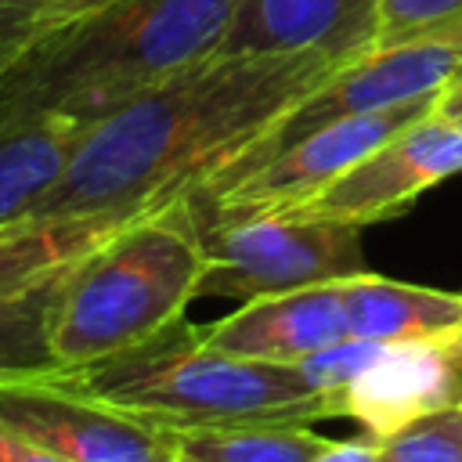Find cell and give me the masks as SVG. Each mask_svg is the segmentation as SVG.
Wrapping results in <instances>:
<instances>
[{
	"label": "cell",
	"instance_id": "8992f818",
	"mask_svg": "<svg viewBox=\"0 0 462 462\" xmlns=\"http://www.w3.org/2000/svg\"><path fill=\"white\" fill-rule=\"evenodd\" d=\"M199 296L253 300L368 271L361 227L332 220H292L267 213L199 224Z\"/></svg>",
	"mask_w": 462,
	"mask_h": 462
},
{
	"label": "cell",
	"instance_id": "7c38bea8",
	"mask_svg": "<svg viewBox=\"0 0 462 462\" xmlns=\"http://www.w3.org/2000/svg\"><path fill=\"white\" fill-rule=\"evenodd\" d=\"M339 282H321V285L242 300V307L231 310L227 318L202 325V336L217 350H227L238 357L296 365L346 339Z\"/></svg>",
	"mask_w": 462,
	"mask_h": 462
},
{
	"label": "cell",
	"instance_id": "7a4b0ae2",
	"mask_svg": "<svg viewBox=\"0 0 462 462\" xmlns=\"http://www.w3.org/2000/svg\"><path fill=\"white\" fill-rule=\"evenodd\" d=\"M238 0H108L0 58V130L69 116L97 123L217 54Z\"/></svg>",
	"mask_w": 462,
	"mask_h": 462
},
{
	"label": "cell",
	"instance_id": "e0dca14e",
	"mask_svg": "<svg viewBox=\"0 0 462 462\" xmlns=\"http://www.w3.org/2000/svg\"><path fill=\"white\" fill-rule=\"evenodd\" d=\"M61 278L65 274L0 307V379L58 372L51 361L47 332H51V314H54Z\"/></svg>",
	"mask_w": 462,
	"mask_h": 462
},
{
	"label": "cell",
	"instance_id": "5b68a950",
	"mask_svg": "<svg viewBox=\"0 0 462 462\" xmlns=\"http://www.w3.org/2000/svg\"><path fill=\"white\" fill-rule=\"evenodd\" d=\"M458 69H462V11L404 43L368 51L365 58L332 72L314 94H307L296 108H289L274 126H267L253 144H245L227 166H220L191 195H209V191H220L242 180L260 162L274 159L278 152H285L289 144H296L300 137L314 134L325 123H336L357 112L404 105L415 97H430Z\"/></svg>",
	"mask_w": 462,
	"mask_h": 462
},
{
	"label": "cell",
	"instance_id": "484cf974",
	"mask_svg": "<svg viewBox=\"0 0 462 462\" xmlns=\"http://www.w3.org/2000/svg\"><path fill=\"white\" fill-rule=\"evenodd\" d=\"M177 462H206V458H191V455H180L177 451Z\"/></svg>",
	"mask_w": 462,
	"mask_h": 462
},
{
	"label": "cell",
	"instance_id": "4fadbf2b",
	"mask_svg": "<svg viewBox=\"0 0 462 462\" xmlns=\"http://www.w3.org/2000/svg\"><path fill=\"white\" fill-rule=\"evenodd\" d=\"M339 292L346 314V339L401 343L462 328V292L426 289L372 271L343 278Z\"/></svg>",
	"mask_w": 462,
	"mask_h": 462
},
{
	"label": "cell",
	"instance_id": "ffe728a7",
	"mask_svg": "<svg viewBox=\"0 0 462 462\" xmlns=\"http://www.w3.org/2000/svg\"><path fill=\"white\" fill-rule=\"evenodd\" d=\"M379 346H383V343H372V339H339V343H332V346H325V350L303 357L300 368H303V375H307L318 390L336 393L339 386H346V383L375 357Z\"/></svg>",
	"mask_w": 462,
	"mask_h": 462
},
{
	"label": "cell",
	"instance_id": "30bf717a",
	"mask_svg": "<svg viewBox=\"0 0 462 462\" xmlns=\"http://www.w3.org/2000/svg\"><path fill=\"white\" fill-rule=\"evenodd\" d=\"M462 404V328L383 343L375 357L336 390V408L372 440Z\"/></svg>",
	"mask_w": 462,
	"mask_h": 462
},
{
	"label": "cell",
	"instance_id": "ba28073f",
	"mask_svg": "<svg viewBox=\"0 0 462 462\" xmlns=\"http://www.w3.org/2000/svg\"><path fill=\"white\" fill-rule=\"evenodd\" d=\"M0 422L36 437L65 462H177V433L137 419L61 372L0 379Z\"/></svg>",
	"mask_w": 462,
	"mask_h": 462
},
{
	"label": "cell",
	"instance_id": "2e32d148",
	"mask_svg": "<svg viewBox=\"0 0 462 462\" xmlns=\"http://www.w3.org/2000/svg\"><path fill=\"white\" fill-rule=\"evenodd\" d=\"M325 448L328 437L314 433L310 422H245L177 433V451L206 462H310Z\"/></svg>",
	"mask_w": 462,
	"mask_h": 462
},
{
	"label": "cell",
	"instance_id": "52a82bcc",
	"mask_svg": "<svg viewBox=\"0 0 462 462\" xmlns=\"http://www.w3.org/2000/svg\"><path fill=\"white\" fill-rule=\"evenodd\" d=\"M433 101H437V94L415 97L404 105H390V108H375V112H357V116L318 126L314 134L300 137L274 159L260 162L242 180H235L220 191H209V195H188L199 224L267 217V213H282V209L310 199L328 180H336L343 170H350L368 152L386 144L393 134H401L404 126L430 116Z\"/></svg>",
	"mask_w": 462,
	"mask_h": 462
},
{
	"label": "cell",
	"instance_id": "9a60e30c",
	"mask_svg": "<svg viewBox=\"0 0 462 462\" xmlns=\"http://www.w3.org/2000/svg\"><path fill=\"white\" fill-rule=\"evenodd\" d=\"M90 123L69 116H40L0 130V227L25 217L61 177Z\"/></svg>",
	"mask_w": 462,
	"mask_h": 462
},
{
	"label": "cell",
	"instance_id": "277c9868",
	"mask_svg": "<svg viewBox=\"0 0 462 462\" xmlns=\"http://www.w3.org/2000/svg\"><path fill=\"white\" fill-rule=\"evenodd\" d=\"M202 245L188 195L155 206L76 260L51 314V361L76 372L180 321L199 300Z\"/></svg>",
	"mask_w": 462,
	"mask_h": 462
},
{
	"label": "cell",
	"instance_id": "ac0fdd59",
	"mask_svg": "<svg viewBox=\"0 0 462 462\" xmlns=\"http://www.w3.org/2000/svg\"><path fill=\"white\" fill-rule=\"evenodd\" d=\"M375 462H462V404L422 415L375 440Z\"/></svg>",
	"mask_w": 462,
	"mask_h": 462
},
{
	"label": "cell",
	"instance_id": "d4e9b609",
	"mask_svg": "<svg viewBox=\"0 0 462 462\" xmlns=\"http://www.w3.org/2000/svg\"><path fill=\"white\" fill-rule=\"evenodd\" d=\"M108 0H54V11H51V25L47 29H54V25H61V22H69V18H79V14H87V11H97V7H105ZM43 29V32H47Z\"/></svg>",
	"mask_w": 462,
	"mask_h": 462
},
{
	"label": "cell",
	"instance_id": "44dd1931",
	"mask_svg": "<svg viewBox=\"0 0 462 462\" xmlns=\"http://www.w3.org/2000/svg\"><path fill=\"white\" fill-rule=\"evenodd\" d=\"M54 0H0V58L51 25Z\"/></svg>",
	"mask_w": 462,
	"mask_h": 462
},
{
	"label": "cell",
	"instance_id": "3957f363",
	"mask_svg": "<svg viewBox=\"0 0 462 462\" xmlns=\"http://www.w3.org/2000/svg\"><path fill=\"white\" fill-rule=\"evenodd\" d=\"M72 386L173 433L245 422H318L339 415L300 361H260L217 350L188 318L112 357L61 372Z\"/></svg>",
	"mask_w": 462,
	"mask_h": 462
},
{
	"label": "cell",
	"instance_id": "6da1fadb",
	"mask_svg": "<svg viewBox=\"0 0 462 462\" xmlns=\"http://www.w3.org/2000/svg\"><path fill=\"white\" fill-rule=\"evenodd\" d=\"M343 65L325 51L209 54L90 123L25 217L134 220L191 195Z\"/></svg>",
	"mask_w": 462,
	"mask_h": 462
},
{
	"label": "cell",
	"instance_id": "5bb4252c",
	"mask_svg": "<svg viewBox=\"0 0 462 462\" xmlns=\"http://www.w3.org/2000/svg\"><path fill=\"white\" fill-rule=\"evenodd\" d=\"M130 220L108 217H18L0 227V307L65 274Z\"/></svg>",
	"mask_w": 462,
	"mask_h": 462
},
{
	"label": "cell",
	"instance_id": "603a6c76",
	"mask_svg": "<svg viewBox=\"0 0 462 462\" xmlns=\"http://www.w3.org/2000/svg\"><path fill=\"white\" fill-rule=\"evenodd\" d=\"M310 462H375V440H328V448L318 451Z\"/></svg>",
	"mask_w": 462,
	"mask_h": 462
},
{
	"label": "cell",
	"instance_id": "9c48e42d",
	"mask_svg": "<svg viewBox=\"0 0 462 462\" xmlns=\"http://www.w3.org/2000/svg\"><path fill=\"white\" fill-rule=\"evenodd\" d=\"M455 173H462V126L430 112L278 217L365 227L404 213L422 191Z\"/></svg>",
	"mask_w": 462,
	"mask_h": 462
},
{
	"label": "cell",
	"instance_id": "cb8c5ba5",
	"mask_svg": "<svg viewBox=\"0 0 462 462\" xmlns=\"http://www.w3.org/2000/svg\"><path fill=\"white\" fill-rule=\"evenodd\" d=\"M433 112L455 126H462V69L437 90V101H433Z\"/></svg>",
	"mask_w": 462,
	"mask_h": 462
},
{
	"label": "cell",
	"instance_id": "d6986e66",
	"mask_svg": "<svg viewBox=\"0 0 462 462\" xmlns=\"http://www.w3.org/2000/svg\"><path fill=\"white\" fill-rule=\"evenodd\" d=\"M458 11H462V0H379L372 51L404 43Z\"/></svg>",
	"mask_w": 462,
	"mask_h": 462
},
{
	"label": "cell",
	"instance_id": "7402d4cb",
	"mask_svg": "<svg viewBox=\"0 0 462 462\" xmlns=\"http://www.w3.org/2000/svg\"><path fill=\"white\" fill-rule=\"evenodd\" d=\"M0 462H65V458L47 444H40L36 437L0 422Z\"/></svg>",
	"mask_w": 462,
	"mask_h": 462
},
{
	"label": "cell",
	"instance_id": "8fae6325",
	"mask_svg": "<svg viewBox=\"0 0 462 462\" xmlns=\"http://www.w3.org/2000/svg\"><path fill=\"white\" fill-rule=\"evenodd\" d=\"M379 0H238L217 54L325 51L357 61L372 51Z\"/></svg>",
	"mask_w": 462,
	"mask_h": 462
}]
</instances>
